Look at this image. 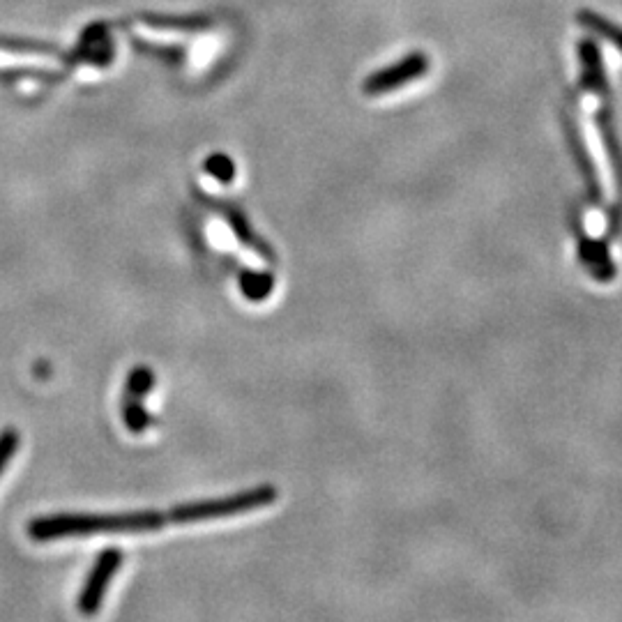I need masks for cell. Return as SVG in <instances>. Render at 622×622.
<instances>
[{"label": "cell", "instance_id": "cell-4", "mask_svg": "<svg viewBox=\"0 0 622 622\" xmlns=\"http://www.w3.org/2000/svg\"><path fill=\"white\" fill-rule=\"evenodd\" d=\"M123 565V553L118 549H106L100 553V558L95 560L93 572L88 574L86 586H83L79 595V611L86 613V616H93V613L100 611V606L106 597V590H109V583L116 572Z\"/></svg>", "mask_w": 622, "mask_h": 622}, {"label": "cell", "instance_id": "cell-10", "mask_svg": "<svg viewBox=\"0 0 622 622\" xmlns=\"http://www.w3.org/2000/svg\"><path fill=\"white\" fill-rule=\"evenodd\" d=\"M123 417H125L127 429L134 431V434H141V431H146V427L150 424L148 411H146V408H143L141 401H136V399H127L125 401Z\"/></svg>", "mask_w": 622, "mask_h": 622}, {"label": "cell", "instance_id": "cell-2", "mask_svg": "<svg viewBox=\"0 0 622 622\" xmlns=\"http://www.w3.org/2000/svg\"><path fill=\"white\" fill-rule=\"evenodd\" d=\"M277 500V489L270 484L263 487L247 489L226 498L215 500H196V503H182L178 507L169 510V521L173 523H199V521H215L235 517V514H245L259 507H268Z\"/></svg>", "mask_w": 622, "mask_h": 622}, {"label": "cell", "instance_id": "cell-6", "mask_svg": "<svg viewBox=\"0 0 622 622\" xmlns=\"http://www.w3.org/2000/svg\"><path fill=\"white\" fill-rule=\"evenodd\" d=\"M229 224H231L233 233L238 235V240L242 242V245L252 249V252L259 254L261 259H265V261H270V263L275 261V252H272V247L263 238H259V233L252 229V224H249L247 219L242 217V212L231 210L229 212Z\"/></svg>", "mask_w": 622, "mask_h": 622}, {"label": "cell", "instance_id": "cell-7", "mask_svg": "<svg viewBox=\"0 0 622 622\" xmlns=\"http://www.w3.org/2000/svg\"><path fill=\"white\" fill-rule=\"evenodd\" d=\"M272 286H275V279H272L270 272L242 270L240 291H242V295H245V298L254 300V302H261L272 293Z\"/></svg>", "mask_w": 622, "mask_h": 622}, {"label": "cell", "instance_id": "cell-12", "mask_svg": "<svg viewBox=\"0 0 622 622\" xmlns=\"http://www.w3.org/2000/svg\"><path fill=\"white\" fill-rule=\"evenodd\" d=\"M17 450H19V431L5 429L3 434H0V475H3V470L10 464Z\"/></svg>", "mask_w": 622, "mask_h": 622}, {"label": "cell", "instance_id": "cell-5", "mask_svg": "<svg viewBox=\"0 0 622 622\" xmlns=\"http://www.w3.org/2000/svg\"><path fill=\"white\" fill-rule=\"evenodd\" d=\"M579 56L583 63V86L597 95H606V88L609 86H606L602 53H599L597 44L593 40L579 42Z\"/></svg>", "mask_w": 622, "mask_h": 622}, {"label": "cell", "instance_id": "cell-9", "mask_svg": "<svg viewBox=\"0 0 622 622\" xmlns=\"http://www.w3.org/2000/svg\"><path fill=\"white\" fill-rule=\"evenodd\" d=\"M153 385H155L153 371H150L148 367H136L130 374V378H127V385H125L127 399L141 401L150 390H153Z\"/></svg>", "mask_w": 622, "mask_h": 622}, {"label": "cell", "instance_id": "cell-1", "mask_svg": "<svg viewBox=\"0 0 622 622\" xmlns=\"http://www.w3.org/2000/svg\"><path fill=\"white\" fill-rule=\"evenodd\" d=\"M169 523L162 512L143 510L125 514H58L42 517L28 523V537L35 542L65 540V537H93V535H130L153 533Z\"/></svg>", "mask_w": 622, "mask_h": 622}, {"label": "cell", "instance_id": "cell-8", "mask_svg": "<svg viewBox=\"0 0 622 622\" xmlns=\"http://www.w3.org/2000/svg\"><path fill=\"white\" fill-rule=\"evenodd\" d=\"M576 19H579L581 26H586L588 30H593V33L602 35L604 40H609L613 47H618L622 51V26H616L613 21L604 19L602 14L590 12V10H581Z\"/></svg>", "mask_w": 622, "mask_h": 622}, {"label": "cell", "instance_id": "cell-11", "mask_svg": "<svg viewBox=\"0 0 622 622\" xmlns=\"http://www.w3.org/2000/svg\"><path fill=\"white\" fill-rule=\"evenodd\" d=\"M206 171L210 173L212 178H217L219 182H222V185H229V182H233V178H235L233 159L229 155H222V153L210 155L206 159Z\"/></svg>", "mask_w": 622, "mask_h": 622}, {"label": "cell", "instance_id": "cell-3", "mask_svg": "<svg viewBox=\"0 0 622 622\" xmlns=\"http://www.w3.org/2000/svg\"><path fill=\"white\" fill-rule=\"evenodd\" d=\"M427 72H429V58L424 56V53L415 51V53H408V56L404 60H399V63L388 65L385 70L371 74V77L364 81L362 90H364V95H369V97L385 95V93H392V90L404 88L406 83L422 79Z\"/></svg>", "mask_w": 622, "mask_h": 622}]
</instances>
